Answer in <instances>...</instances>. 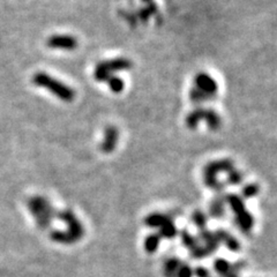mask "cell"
Here are the masks:
<instances>
[{
    "label": "cell",
    "mask_w": 277,
    "mask_h": 277,
    "mask_svg": "<svg viewBox=\"0 0 277 277\" xmlns=\"http://www.w3.org/2000/svg\"><path fill=\"white\" fill-rule=\"evenodd\" d=\"M194 275L193 270L187 263H181L177 270L176 277H192Z\"/></svg>",
    "instance_id": "cb8c5ba5"
},
{
    "label": "cell",
    "mask_w": 277,
    "mask_h": 277,
    "mask_svg": "<svg viewBox=\"0 0 277 277\" xmlns=\"http://www.w3.org/2000/svg\"><path fill=\"white\" fill-rule=\"evenodd\" d=\"M192 221L200 231L204 230V228H206V224H207V216L202 213V211L200 210L194 211L192 215Z\"/></svg>",
    "instance_id": "44dd1931"
},
{
    "label": "cell",
    "mask_w": 277,
    "mask_h": 277,
    "mask_svg": "<svg viewBox=\"0 0 277 277\" xmlns=\"http://www.w3.org/2000/svg\"><path fill=\"white\" fill-rule=\"evenodd\" d=\"M209 215L214 218H221L224 216L225 215L224 196L222 197L220 194V196H217L213 201H211L209 206Z\"/></svg>",
    "instance_id": "7c38bea8"
},
{
    "label": "cell",
    "mask_w": 277,
    "mask_h": 277,
    "mask_svg": "<svg viewBox=\"0 0 277 277\" xmlns=\"http://www.w3.org/2000/svg\"><path fill=\"white\" fill-rule=\"evenodd\" d=\"M46 44L51 49L72 51L78 47V40L71 35H52L46 40Z\"/></svg>",
    "instance_id": "3957f363"
},
{
    "label": "cell",
    "mask_w": 277,
    "mask_h": 277,
    "mask_svg": "<svg viewBox=\"0 0 277 277\" xmlns=\"http://www.w3.org/2000/svg\"><path fill=\"white\" fill-rule=\"evenodd\" d=\"M172 221V217L169 214L153 213L145 218V224L149 228H162L164 224Z\"/></svg>",
    "instance_id": "9c48e42d"
},
{
    "label": "cell",
    "mask_w": 277,
    "mask_h": 277,
    "mask_svg": "<svg viewBox=\"0 0 277 277\" xmlns=\"http://www.w3.org/2000/svg\"><path fill=\"white\" fill-rule=\"evenodd\" d=\"M135 16H136V19H138V22L147 23L149 21V19L152 18V14H150V12L146 7H142L136 11Z\"/></svg>",
    "instance_id": "484cf974"
},
{
    "label": "cell",
    "mask_w": 277,
    "mask_h": 277,
    "mask_svg": "<svg viewBox=\"0 0 277 277\" xmlns=\"http://www.w3.org/2000/svg\"><path fill=\"white\" fill-rule=\"evenodd\" d=\"M215 236H216L218 241L223 242V244L227 246V247L229 248V251L238 252L239 249H240V244L237 241V239L232 237L231 235H229L227 231L217 230L216 232H215Z\"/></svg>",
    "instance_id": "30bf717a"
},
{
    "label": "cell",
    "mask_w": 277,
    "mask_h": 277,
    "mask_svg": "<svg viewBox=\"0 0 277 277\" xmlns=\"http://www.w3.org/2000/svg\"><path fill=\"white\" fill-rule=\"evenodd\" d=\"M193 274H196L197 277H209V272L206 268H203V267H198Z\"/></svg>",
    "instance_id": "f1b7e54d"
},
{
    "label": "cell",
    "mask_w": 277,
    "mask_h": 277,
    "mask_svg": "<svg viewBox=\"0 0 277 277\" xmlns=\"http://www.w3.org/2000/svg\"><path fill=\"white\" fill-rule=\"evenodd\" d=\"M33 82L39 87L45 88L47 90L51 91V94H53L54 96H57L59 100L64 102H71L74 100L75 91L71 87H68L67 84L63 83V82L57 80L52 77H50L49 74L43 73H36L33 78Z\"/></svg>",
    "instance_id": "6da1fadb"
},
{
    "label": "cell",
    "mask_w": 277,
    "mask_h": 277,
    "mask_svg": "<svg viewBox=\"0 0 277 277\" xmlns=\"http://www.w3.org/2000/svg\"><path fill=\"white\" fill-rule=\"evenodd\" d=\"M203 121L207 124L208 128L213 132L220 129V127L222 126V119L220 117V115H218L215 110H213V109H204Z\"/></svg>",
    "instance_id": "8fae6325"
},
{
    "label": "cell",
    "mask_w": 277,
    "mask_h": 277,
    "mask_svg": "<svg viewBox=\"0 0 277 277\" xmlns=\"http://www.w3.org/2000/svg\"><path fill=\"white\" fill-rule=\"evenodd\" d=\"M260 193V186L258 184H247L242 187L241 196L244 199H252Z\"/></svg>",
    "instance_id": "d6986e66"
},
{
    "label": "cell",
    "mask_w": 277,
    "mask_h": 277,
    "mask_svg": "<svg viewBox=\"0 0 277 277\" xmlns=\"http://www.w3.org/2000/svg\"><path fill=\"white\" fill-rule=\"evenodd\" d=\"M121 15L124 16V19L127 21L129 26L136 27V25H138V19H136L135 13H121Z\"/></svg>",
    "instance_id": "83f0119b"
},
{
    "label": "cell",
    "mask_w": 277,
    "mask_h": 277,
    "mask_svg": "<svg viewBox=\"0 0 277 277\" xmlns=\"http://www.w3.org/2000/svg\"><path fill=\"white\" fill-rule=\"evenodd\" d=\"M177 236V228L176 225L173 224V222L171 221L169 223L164 224L162 228H159V237L164 238H173Z\"/></svg>",
    "instance_id": "ffe728a7"
},
{
    "label": "cell",
    "mask_w": 277,
    "mask_h": 277,
    "mask_svg": "<svg viewBox=\"0 0 277 277\" xmlns=\"http://www.w3.org/2000/svg\"><path fill=\"white\" fill-rule=\"evenodd\" d=\"M200 239L203 241L204 244L203 246L209 253H213L216 251L218 245H220V241L217 240L216 236L210 231H207V230L200 231Z\"/></svg>",
    "instance_id": "5bb4252c"
},
{
    "label": "cell",
    "mask_w": 277,
    "mask_h": 277,
    "mask_svg": "<svg viewBox=\"0 0 277 277\" xmlns=\"http://www.w3.org/2000/svg\"><path fill=\"white\" fill-rule=\"evenodd\" d=\"M181 240H183V244L186 246L187 248L190 249H192V248H194L196 247V246H198L199 244H198V240L196 238L193 237L192 235L190 234L189 231L187 230H183L181 231Z\"/></svg>",
    "instance_id": "7402d4cb"
},
{
    "label": "cell",
    "mask_w": 277,
    "mask_h": 277,
    "mask_svg": "<svg viewBox=\"0 0 277 277\" xmlns=\"http://www.w3.org/2000/svg\"><path fill=\"white\" fill-rule=\"evenodd\" d=\"M224 200L225 203H228L231 207V209L234 210L236 217L241 216V215H244L247 211L246 210L244 200H242V198L237 196V194H227V196H224Z\"/></svg>",
    "instance_id": "52a82bcc"
},
{
    "label": "cell",
    "mask_w": 277,
    "mask_h": 277,
    "mask_svg": "<svg viewBox=\"0 0 277 277\" xmlns=\"http://www.w3.org/2000/svg\"><path fill=\"white\" fill-rule=\"evenodd\" d=\"M145 4V7L150 12V14L157 16L158 15V6H157L155 0H142Z\"/></svg>",
    "instance_id": "4316f807"
},
{
    "label": "cell",
    "mask_w": 277,
    "mask_h": 277,
    "mask_svg": "<svg viewBox=\"0 0 277 277\" xmlns=\"http://www.w3.org/2000/svg\"><path fill=\"white\" fill-rule=\"evenodd\" d=\"M194 87L203 91L204 94L211 95V96H216L218 91V84L216 80L208 73H204V72H199L194 77Z\"/></svg>",
    "instance_id": "7a4b0ae2"
},
{
    "label": "cell",
    "mask_w": 277,
    "mask_h": 277,
    "mask_svg": "<svg viewBox=\"0 0 277 277\" xmlns=\"http://www.w3.org/2000/svg\"><path fill=\"white\" fill-rule=\"evenodd\" d=\"M242 180H244V176H242V173L240 171L238 170H231L230 172H228V178H227V183L230 184V185H239L242 183Z\"/></svg>",
    "instance_id": "603a6c76"
},
{
    "label": "cell",
    "mask_w": 277,
    "mask_h": 277,
    "mask_svg": "<svg viewBox=\"0 0 277 277\" xmlns=\"http://www.w3.org/2000/svg\"><path fill=\"white\" fill-rule=\"evenodd\" d=\"M190 252H191V255H192L193 258H196V259H202V258H204V256L210 254V253L206 249V247H204V246H200V245L196 246V247L191 249Z\"/></svg>",
    "instance_id": "d4e9b609"
},
{
    "label": "cell",
    "mask_w": 277,
    "mask_h": 277,
    "mask_svg": "<svg viewBox=\"0 0 277 277\" xmlns=\"http://www.w3.org/2000/svg\"><path fill=\"white\" fill-rule=\"evenodd\" d=\"M181 262L177 258L167 259L164 263V276L165 277H176L177 270L179 268Z\"/></svg>",
    "instance_id": "2e32d148"
},
{
    "label": "cell",
    "mask_w": 277,
    "mask_h": 277,
    "mask_svg": "<svg viewBox=\"0 0 277 277\" xmlns=\"http://www.w3.org/2000/svg\"><path fill=\"white\" fill-rule=\"evenodd\" d=\"M204 108L198 107L190 112L186 117V126L191 129H196L201 121H203Z\"/></svg>",
    "instance_id": "4fadbf2b"
},
{
    "label": "cell",
    "mask_w": 277,
    "mask_h": 277,
    "mask_svg": "<svg viewBox=\"0 0 277 277\" xmlns=\"http://www.w3.org/2000/svg\"><path fill=\"white\" fill-rule=\"evenodd\" d=\"M98 64H100L101 66L111 75H114V73H116V72L131 70L133 66L132 61L129 59H126V58H115V59L101 61V63Z\"/></svg>",
    "instance_id": "8992f818"
},
{
    "label": "cell",
    "mask_w": 277,
    "mask_h": 277,
    "mask_svg": "<svg viewBox=\"0 0 277 277\" xmlns=\"http://www.w3.org/2000/svg\"><path fill=\"white\" fill-rule=\"evenodd\" d=\"M108 85L115 94H120V92L125 89V82L120 77L117 75H112V77L108 80Z\"/></svg>",
    "instance_id": "ac0fdd59"
},
{
    "label": "cell",
    "mask_w": 277,
    "mask_h": 277,
    "mask_svg": "<svg viewBox=\"0 0 277 277\" xmlns=\"http://www.w3.org/2000/svg\"><path fill=\"white\" fill-rule=\"evenodd\" d=\"M159 241H160L159 235H150V236H148V237H147L146 240H145L146 252L149 253V254H153V253H155L157 251V248H158Z\"/></svg>",
    "instance_id": "e0dca14e"
},
{
    "label": "cell",
    "mask_w": 277,
    "mask_h": 277,
    "mask_svg": "<svg viewBox=\"0 0 277 277\" xmlns=\"http://www.w3.org/2000/svg\"><path fill=\"white\" fill-rule=\"evenodd\" d=\"M235 169L234 160L224 158V159H217L213 160L206 164L203 169V176L209 177H217V173L220 172H230L231 170Z\"/></svg>",
    "instance_id": "277c9868"
},
{
    "label": "cell",
    "mask_w": 277,
    "mask_h": 277,
    "mask_svg": "<svg viewBox=\"0 0 277 277\" xmlns=\"http://www.w3.org/2000/svg\"><path fill=\"white\" fill-rule=\"evenodd\" d=\"M118 139H119L118 128L114 125L107 126L104 131V139L103 141L101 142L100 149L104 154L112 153L116 149V147H117Z\"/></svg>",
    "instance_id": "5b68a950"
},
{
    "label": "cell",
    "mask_w": 277,
    "mask_h": 277,
    "mask_svg": "<svg viewBox=\"0 0 277 277\" xmlns=\"http://www.w3.org/2000/svg\"><path fill=\"white\" fill-rule=\"evenodd\" d=\"M215 98H216V96H211V95L204 94L203 91L199 90V89L196 87H193L190 90V100L193 104H196V105H201V104L206 103V102H208V101L215 100Z\"/></svg>",
    "instance_id": "9a60e30c"
},
{
    "label": "cell",
    "mask_w": 277,
    "mask_h": 277,
    "mask_svg": "<svg viewBox=\"0 0 277 277\" xmlns=\"http://www.w3.org/2000/svg\"><path fill=\"white\" fill-rule=\"evenodd\" d=\"M214 268L221 277H238L237 270L235 266H231L227 260L217 259L214 262Z\"/></svg>",
    "instance_id": "ba28073f"
}]
</instances>
